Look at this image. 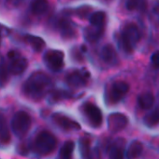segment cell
<instances>
[{
	"label": "cell",
	"mask_w": 159,
	"mask_h": 159,
	"mask_svg": "<svg viewBox=\"0 0 159 159\" xmlns=\"http://www.w3.org/2000/svg\"><path fill=\"white\" fill-rule=\"evenodd\" d=\"M52 89V79L42 72L33 73L22 85L23 94L32 101H39L43 99Z\"/></svg>",
	"instance_id": "6da1fadb"
},
{
	"label": "cell",
	"mask_w": 159,
	"mask_h": 159,
	"mask_svg": "<svg viewBox=\"0 0 159 159\" xmlns=\"http://www.w3.org/2000/svg\"><path fill=\"white\" fill-rule=\"evenodd\" d=\"M57 146L56 137L48 130L39 132L34 141V150L40 156H47L52 154Z\"/></svg>",
	"instance_id": "7a4b0ae2"
},
{
	"label": "cell",
	"mask_w": 159,
	"mask_h": 159,
	"mask_svg": "<svg viewBox=\"0 0 159 159\" xmlns=\"http://www.w3.org/2000/svg\"><path fill=\"white\" fill-rule=\"evenodd\" d=\"M141 39V33L138 26L134 23H127L122 30L120 44L126 52L131 53Z\"/></svg>",
	"instance_id": "3957f363"
},
{
	"label": "cell",
	"mask_w": 159,
	"mask_h": 159,
	"mask_svg": "<svg viewBox=\"0 0 159 159\" xmlns=\"http://www.w3.org/2000/svg\"><path fill=\"white\" fill-rule=\"evenodd\" d=\"M31 125H32V120L30 116L23 111L17 112L13 116L10 123L11 130L13 134L18 138L24 137L29 131Z\"/></svg>",
	"instance_id": "277c9868"
},
{
	"label": "cell",
	"mask_w": 159,
	"mask_h": 159,
	"mask_svg": "<svg viewBox=\"0 0 159 159\" xmlns=\"http://www.w3.org/2000/svg\"><path fill=\"white\" fill-rule=\"evenodd\" d=\"M64 59V52L58 49H49L44 53L43 56L44 63L52 72H59L63 69Z\"/></svg>",
	"instance_id": "5b68a950"
},
{
	"label": "cell",
	"mask_w": 159,
	"mask_h": 159,
	"mask_svg": "<svg viewBox=\"0 0 159 159\" xmlns=\"http://www.w3.org/2000/svg\"><path fill=\"white\" fill-rule=\"evenodd\" d=\"M129 91V86L125 81H115L111 86L109 89L108 98L111 102L117 103L119 102Z\"/></svg>",
	"instance_id": "8992f818"
},
{
	"label": "cell",
	"mask_w": 159,
	"mask_h": 159,
	"mask_svg": "<svg viewBox=\"0 0 159 159\" xmlns=\"http://www.w3.org/2000/svg\"><path fill=\"white\" fill-rule=\"evenodd\" d=\"M83 113L87 117V119L89 120L90 124L94 128H98L102 125L103 122L102 112L94 103H90V102L85 103L83 105Z\"/></svg>",
	"instance_id": "52a82bcc"
},
{
	"label": "cell",
	"mask_w": 159,
	"mask_h": 159,
	"mask_svg": "<svg viewBox=\"0 0 159 159\" xmlns=\"http://www.w3.org/2000/svg\"><path fill=\"white\" fill-rule=\"evenodd\" d=\"M108 129L112 133H117L123 130L127 123V117L121 113H113L108 116Z\"/></svg>",
	"instance_id": "ba28073f"
},
{
	"label": "cell",
	"mask_w": 159,
	"mask_h": 159,
	"mask_svg": "<svg viewBox=\"0 0 159 159\" xmlns=\"http://www.w3.org/2000/svg\"><path fill=\"white\" fill-rule=\"evenodd\" d=\"M89 79V73L84 70H75L71 73H69L67 77L66 81L67 83L71 87H83L87 84V81Z\"/></svg>",
	"instance_id": "9c48e42d"
},
{
	"label": "cell",
	"mask_w": 159,
	"mask_h": 159,
	"mask_svg": "<svg viewBox=\"0 0 159 159\" xmlns=\"http://www.w3.org/2000/svg\"><path fill=\"white\" fill-rule=\"evenodd\" d=\"M52 120L58 127H60L64 130L70 131V130L81 129V125L78 122L70 119L69 117H67L65 115H62L60 113L53 114L52 115Z\"/></svg>",
	"instance_id": "30bf717a"
},
{
	"label": "cell",
	"mask_w": 159,
	"mask_h": 159,
	"mask_svg": "<svg viewBox=\"0 0 159 159\" xmlns=\"http://www.w3.org/2000/svg\"><path fill=\"white\" fill-rule=\"evenodd\" d=\"M9 65H8V69L10 74L14 75H22L27 68L28 66V61L27 60L21 56L20 54L17 55L14 59L9 60Z\"/></svg>",
	"instance_id": "8fae6325"
},
{
	"label": "cell",
	"mask_w": 159,
	"mask_h": 159,
	"mask_svg": "<svg viewBox=\"0 0 159 159\" xmlns=\"http://www.w3.org/2000/svg\"><path fill=\"white\" fill-rule=\"evenodd\" d=\"M100 57L102 61L109 65H115L118 63V55L112 45H106L102 48L100 52Z\"/></svg>",
	"instance_id": "7c38bea8"
},
{
	"label": "cell",
	"mask_w": 159,
	"mask_h": 159,
	"mask_svg": "<svg viewBox=\"0 0 159 159\" xmlns=\"http://www.w3.org/2000/svg\"><path fill=\"white\" fill-rule=\"evenodd\" d=\"M143 152V145L139 141H133L129 143L126 151L127 159L139 158Z\"/></svg>",
	"instance_id": "4fadbf2b"
},
{
	"label": "cell",
	"mask_w": 159,
	"mask_h": 159,
	"mask_svg": "<svg viewBox=\"0 0 159 159\" xmlns=\"http://www.w3.org/2000/svg\"><path fill=\"white\" fill-rule=\"evenodd\" d=\"M104 34V28L96 27V26H88L84 30V37L90 43H95L98 41Z\"/></svg>",
	"instance_id": "5bb4252c"
},
{
	"label": "cell",
	"mask_w": 159,
	"mask_h": 159,
	"mask_svg": "<svg viewBox=\"0 0 159 159\" xmlns=\"http://www.w3.org/2000/svg\"><path fill=\"white\" fill-rule=\"evenodd\" d=\"M10 140H11L10 131L7 127L6 118L0 113V144L7 145L9 143Z\"/></svg>",
	"instance_id": "9a60e30c"
},
{
	"label": "cell",
	"mask_w": 159,
	"mask_h": 159,
	"mask_svg": "<svg viewBox=\"0 0 159 159\" xmlns=\"http://www.w3.org/2000/svg\"><path fill=\"white\" fill-rule=\"evenodd\" d=\"M58 28L60 30L61 35L65 38H72L75 35V29L70 20L66 19L60 20L58 22Z\"/></svg>",
	"instance_id": "2e32d148"
},
{
	"label": "cell",
	"mask_w": 159,
	"mask_h": 159,
	"mask_svg": "<svg viewBox=\"0 0 159 159\" xmlns=\"http://www.w3.org/2000/svg\"><path fill=\"white\" fill-rule=\"evenodd\" d=\"M24 40L26 41V43H28L31 46V48L36 52H40L45 47V41L41 37L37 35L26 34L24 35Z\"/></svg>",
	"instance_id": "e0dca14e"
},
{
	"label": "cell",
	"mask_w": 159,
	"mask_h": 159,
	"mask_svg": "<svg viewBox=\"0 0 159 159\" xmlns=\"http://www.w3.org/2000/svg\"><path fill=\"white\" fill-rule=\"evenodd\" d=\"M155 103V97L151 92H145L139 96L138 104L143 110H149Z\"/></svg>",
	"instance_id": "ac0fdd59"
},
{
	"label": "cell",
	"mask_w": 159,
	"mask_h": 159,
	"mask_svg": "<svg viewBox=\"0 0 159 159\" xmlns=\"http://www.w3.org/2000/svg\"><path fill=\"white\" fill-rule=\"evenodd\" d=\"M90 25L105 28V22H106V13L104 11H96L92 13L89 17Z\"/></svg>",
	"instance_id": "d6986e66"
},
{
	"label": "cell",
	"mask_w": 159,
	"mask_h": 159,
	"mask_svg": "<svg viewBox=\"0 0 159 159\" xmlns=\"http://www.w3.org/2000/svg\"><path fill=\"white\" fill-rule=\"evenodd\" d=\"M31 11L35 15H42L49 9V3L45 0H36L31 3Z\"/></svg>",
	"instance_id": "ffe728a7"
},
{
	"label": "cell",
	"mask_w": 159,
	"mask_h": 159,
	"mask_svg": "<svg viewBox=\"0 0 159 159\" xmlns=\"http://www.w3.org/2000/svg\"><path fill=\"white\" fill-rule=\"evenodd\" d=\"M110 159H124L125 158V151H124V142H116L112 148L110 149L109 153Z\"/></svg>",
	"instance_id": "44dd1931"
},
{
	"label": "cell",
	"mask_w": 159,
	"mask_h": 159,
	"mask_svg": "<svg viewBox=\"0 0 159 159\" xmlns=\"http://www.w3.org/2000/svg\"><path fill=\"white\" fill-rule=\"evenodd\" d=\"M75 148V143L72 141H67L66 142L63 146L61 147L59 151V157L60 159H71L72 155L74 152Z\"/></svg>",
	"instance_id": "7402d4cb"
},
{
	"label": "cell",
	"mask_w": 159,
	"mask_h": 159,
	"mask_svg": "<svg viewBox=\"0 0 159 159\" xmlns=\"http://www.w3.org/2000/svg\"><path fill=\"white\" fill-rule=\"evenodd\" d=\"M91 147H90V141L87 138H81L80 139V151L83 159L90 158L91 155Z\"/></svg>",
	"instance_id": "603a6c76"
},
{
	"label": "cell",
	"mask_w": 159,
	"mask_h": 159,
	"mask_svg": "<svg viewBox=\"0 0 159 159\" xmlns=\"http://www.w3.org/2000/svg\"><path fill=\"white\" fill-rule=\"evenodd\" d=\"M126 7L128 10H145L147 2L142 0H129L126 3Z\"/></svg>",
	"instance_id": "cb8c5ba5"
},
{
	"label": "cell",
	"mask_w": 159,
	"mask_h": 159,
	"mask_svg": "<svg viewBox=\"0 0 159 159\" xmlns=\"http://www.w3.org/2000/svg\"><path fill=\"white\" fill-rule=\"evenodd\" d=\"M144 124L148 127H155L159 123V110L157 109L151 113H149L143 119Z\"/></svg>",
	"instance_id": "d4e9b609"
},
{
	"label": "cell",
	"mask_w": 159,
	"mask_h": 159,
	"mask_svg": "<svg viewBox=\"0 0 159 159\" xmlns=\"http://www.w3.org/2000/svg\"><path fill=\"white\" fill-rule=\"evenodd\" d=\"M9 69L7 64L2 61L0 62V87L3 88L7 85L9 78Z\"/></svg>",
	"instance_id": "484cf974"
},
{
	"label": "cell",
	"mask_w": 159,
	"mask_h": 159,
	"mask_svg": "<svg viewBox=\"0 0 159 159\" xmlns=\"http://www.w3.org/2000/svg\"><path fill=\"white\" fill-rule=\"evenodd\" d=\"M91 10V7H81L78 10H77V13H78V16L81 17L82 19H85L87 17V15L89 14V11Z\"/></svg>",
	"instance_id": "4316f807"
},
{
	"label": "cell",
	"mask_w": 159,
	"mask_h": 159,
	"mask_svg": "<svg viewBox=\"0 0 159 159\" xmlns=\"http://www.w3.org/2000/svg\"><path fill=\"white\" fill-rule=\"evenodd\" d=\"M151 62L155 67L159 68V50L153 53V55L151 56Z\"/></svg>",
	"instance_id": "83f0119b"
},
{
	"label": "cell",
	"mask_w": 159,
	"mask_h": 159,
	"mask_svg": "<svg viewBox=\"0 0 159 159\" xmlns=\"http://www.w3.org/2000/svg\"><path fill=\"white\" fill-rule=\"evenodd\" d=\"M152 13H153V18H154L156 20H158L159 21V2H157V3L155 5Z\"/></svg>",
	"instance_id": "f1b7e54d"
},
{
	"label": "cell",
	"mask_w": 159,
	"mask_h": 159,
	"mask_svg": "<svg viewBox=\"0 0 159 159\" xmlns=\"http://www.w3.org/2000/svg\"><path fill=\"white\" fill-rule=\"evenodd\" d=\"M8 33H9V30H8L7 28H6L5 26H3L2 24H0V44H1L2 36L8 34Z\"/></svg>",
	"instance_id": "f546056e"
}]
</instances>
